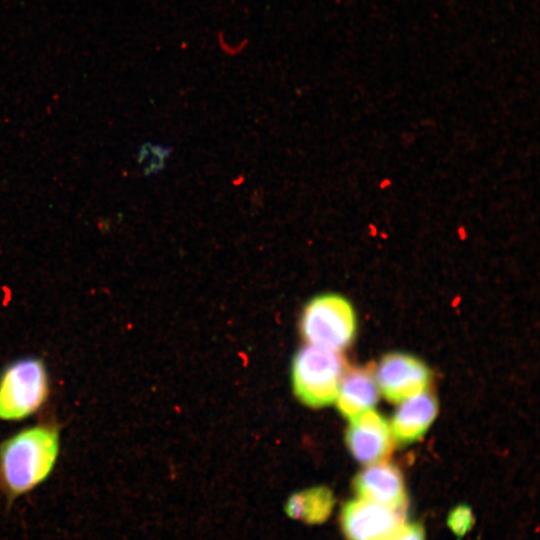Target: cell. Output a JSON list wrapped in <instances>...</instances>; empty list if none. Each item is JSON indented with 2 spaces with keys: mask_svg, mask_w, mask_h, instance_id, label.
Instances as JSON below:
<instances>
[{
  "mask_svg": "<svg viewBox=\"0 0 540 540\" xmlns=\"http://www.w3.org/2000/svg\"><path fill=\"white\" fill-rule=\"evenodd\" d=\"M402 514V508L359 498L345 506L342 527L349 540H385L404 523Z\"/></svg>",
  "mask_w": 540,
  "mask_h": 540,
  "instance_id": "obj_7",
  "label": "cell"
},
{
  "mask_svg": "<svg viewBox=\"0 0 540 540\" xmlns=\"http://www.w3.org/2000/svg\"><path fill=\"white\" fill-rule=\"evenodd\" d=\"M332 505L330 491L323 487L312 488L295 494L289 501L290 511L309 512L311 515L324 516Z\"/></svg>",
  "mask_w": 540,
  "mask_h": 540,
  "instance_id": "obj_11",
  "label": "cell"
},
{
  "mask_svg": "<svg viewBox=\"0 0 540 540\" xmlns=\"http://www.w3.org/2000/svg\"><path fill=\"white\" fill-rule=\"evenodd\" d=\"M300 332L310 345L340 351L356 333V315L351 302L336 293L311 298L300 316Z\"/></svg>",
  "mask_w": 540,
  "mask_h": 540,
  "instance_id": "obj_3",
  "label": "cell"
},
{
  "mask_svg": "<svg viewBox=\"0 0 540 540\" xmlns=\"http://www.w3.org/2000/svg\"><path fill=\"white\" fill-rule=\"evenodd\" d=\"M355 489L359 498L404 509L406 493L403 476L391 463L381 461L369 464L357 475Z\"/></svg>",
  "mask_w": 540,
  "mask_h": 540,
  "instance_id": "obj_8",
  "label": "cell"
},
{
  "mask_svg": "<svg viewBox=\"0 0 540 540\" xmlns=\"http://www.w3.org/2000/svg\"><path fill=\"white\" fill-rule=\"evenodd\" d=\"M378 398L379 388L372 368L354 367L345 370L335 399L342 416L351 420L373 409Z\"/></svg>",
  "mask_w": 540,
  "mask_h": 540,
  "instance_id": "obj_10",
  "label": "cell"
},
{
  "mask_svg": "<svg viewBox=\"0 0 540 540\" xmlns=\"http://www.w3.org/2000/svg\"><path fill=\"white\" fill-rule=\"evenodd\" d=\"M48 395V375L36 358L18 360L0 377V419L20 420L37 411Z\"/></svg>",
  "mask_w": 540,
  "mask_h": 540,
  "instance_id": "obj_4",
  "label": "cell"
},
{
  "mask_svg": "<svg viewBox=\"0 0 540 540\" xmlns=\"http://www.w3.org/2000/svg\"><path fill=\"white\" fill-rule=\"evenodd\" d=\"M374 376L379 392L397 403L427 390L431 382V372L423 361L399 352L384 355Z\"/></svg>",
  "mask_w": 540,
  "mask_h": 540,
  "instance_id": "obj_5",
  "label": "cell"
},
{
  "mask_svg": "<svg viewBox=\"0 0 540 540\" xmlns=\"http://www.w3.org/2000/svg\"><path fill=\"white\" fill-rule=\"evenodd\" d=\"M400 403L391 420V431L395 441L411 443L421 438L435 420L437 399L425 390Z\"/></svg>",
  "mask_w": 540,
  "mask_h": 540,
  "instance_id": "obj_9",
  "label": "cell"
},
{
  "mask_svg": "<svg viewBox=\"0 0 540 540\" xmlns=\"http://www.w3.org/2000/svg\"><path fill=\"white\" fill-rule=\"evenodd\" d=\"M59 453V434L50 425L27 428L0 447V488L7 498L25 494L50 474Z\"/></svg>",
  "mask_w": 540,
  "mask_h": 540,
  "instance_id": "obj_1",
  "label": "cell"
},
{
  "mask_svg": "<svg viewBox=\"0 0 540 540\" xmlns=\"http://www.w3.org/2000/svg\"><path fill=\"white\" fill-rule=\"evenodd\" d=\"M345 440L352 456L368 465L386 461L395 444L387 419L373 409L350 420Z\"/></svg>",
  "mask_w": 540,
  "mask_h": 540,
  "instance_id": "obj_6",
  "label": "cell"
},
{
  "mask_svg": "<svg viewBox=\"0 0 540 540\" xmlns=\"http://www.w3.org/2000/svg\"><path fill=\"white\" fill-rule=\"evenodd\" d=\"M451 520L452 528L459 533H463L469 527V522L471 520L470 512L467 508L459 507L454 511Z\"/></svg>",
  "mask_w": 540,
  "mask_h": 540,
  "instance_id": "obj_13",
  "label": "cell"
},
{
  "mask_svg": "<svg viewBox=\"0 0 540 540\" xmlns=\"http://www.w3.org/2000/svg\"><path fill=\"white\" fill-rule=\"evenodd\" d=\"M385 540H424L422 528L417 525L402 524Z\"/></svg>",
  "mask_w": 540,
  "mask_h": 540,
  "instance_id": "obj_12",
  "label": "cell"
},
{
  "mask_svg": "<svg viewBox=\"0 0 540 540\" xmlns=\"http://www.w3.org/2000/svg\"><path fill=\"white\" fill-rule=\"evenodd\" d=\"M346 366L339 351L310 344L302 347L292 361L294 394L312 408L330 405L335 402Z\"/></svg>",
  "mask_w": 540,
  "mask_h": 540,
  "instance_id": "obj_2",
  "label": "cell"
}]
</instances>
